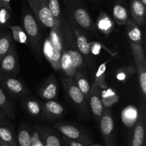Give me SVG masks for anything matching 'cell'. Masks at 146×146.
Returning a JSON list of instances; mask_svg holds the SVG:
<instances>
[{
	"instance_id": "obj_23",
	"label": "cell",
	"mask_w": 146,
	"mask_h": 146,
	"mask_svg": "<svg viewBox=\"0 0 146 146\" xmlns=\"http://www.w3.org/2000/svg\"><path fill=\"white\" fill-rule=\"evenodd\" d=\"M0 139L11 146H19L12 127L9 125H0Z\"/></svg>"
},
{
	"instance_id": "obj_30",
	"label": "cell",
	"mask_w": 146,
	"mask_h": 146,
	"mask_svg": "<svg viewBox=\"0 0 146 146\" xmlns=\"http://www.w3.org/2000/svg\"><path fill=\"white\" fill-rule=\"evenodd\" d=\"M10 30H11V37L12 40L18 43L29 45L28 38L27 37L25 31L23 29L22 27L20 26H10Z\"/></svg>"
},
{
	"instance_id": "obj_42",
	"label": "cell",
	"mask_w": 146,
	"mask_h": 146,
	"mask_svg": "<svg viewBox=\"0 0 146 146\" xmlns=\"http://www.w3.org/2000/svg\"><path fill=\"white\" fill-rule=\"evenodd\" d=\"M0 146H11V145H10L9 144H8V143H7L6 142L3 141L2 140L0 139Z\"/></svg>"
},
{
	"instance_id": "obj_28",
	"label": "cell",
	"mask_w": 146,
	"mask_h": 146,
	"mask_svg": "<svg viewBox=\"0 0 146 146\" xmlns=\"http://www.w3.org/2000/svg\"><path fill=\"white\" fill-rule=\"evenodd\" d=\"M12 40L10 31H0V62L9 50Z\"/></svg>"
},
{
	"instance_id": "obj_8",
	"label": "cell",
	"mask_w": 146,
	"mask_h": 146,
	"mask_svg": "<svg viewBox=\"0 0 146 146\" xmlns=\"http://www.w3.org/2000/svg\"><path fill=\"white\" fill-rule=\"evenodd\" d=\"M62 84L67 95L71 101L78 106L82 111H86L87 110L86 100L74 79L72 77H64L62 79Z\"/></svg>"
},
{
	"instance_id": "obj_17",
	"label": "cell",
	"mask_w": 146,
	"mask_h": 146,
	"mask_svg": "<svg viewBox=\"0 0 146 146\" xmlns=\"http://www.w3.org/2000/svg\"><path fill=\"white\" fill-rule=\"evenodd\" d=\"M131 12L133 21L137 25H141L143 24L145 20V6H144L139 0H132Z\"/></svg>"
},
{
	"instance_id": "obj_41",
	"label": "cell",
	"mask_w": 146,
	"mask_h": 146,
	"mask_svg": "<svg viewBox=\"0 0 146 146\" xmlns=\"http://www.w3.org/2000/svg\"><path fill=\"white\" fill-rule=\"evenodd\" d=\"M0 7L7 8V9L11 11V0H0Z\"/></svg>"
},
{
	"instance_id": "obj_6",
	"label": "cell",
	"mask_w": 146,
	"mask_h": 146,
	"mask_svg": "<svg viewBox=\"0 0 146 146\" xmlns=\"http://www.w3.org/2000/svg\"><path fill=\"white\" fill-rule=\"evenodd\" d=\"M0 85L4 91L13 97H19L28 92L27 87L15 75L0 73Z\"/></svg>"
},
{
	"instance_id": "obj_16",
	"label": "cell",
	"mask_w": 146,
	"mask_h": 146,
	"mask_svg": "<svg viewBox=\"0 0 146 146\" xmlns=\"http://www.w3.org/2000/svg\"><path fill=\"white\" fill-rule=\"evenodd\" d=\"M130 146H145V125L142 118L136 122Z\"/></svg>"
},
{
	"instance_id": "obj_33",
	"label": "cell",
	"mask_w": 146,
	"mask_h": 146,
	"mask_svg": "<svg viewBox=\"0 0 146 146\" xmlns=\"http://www.w3.org/2000/svg\"><path fill=\"white\" fill-rule=\"evenodd\" d=\"M43 138L44 146H62L59 137L56 135L48 131L40 130Z\"/></svg>"
},
{
	"instance_id": "obj_15",
	"label": "cell",
	"mask_w": 146,
	"mask_h": 146,
	"mask_svg": "<svg viewBox=\"0 0 146 146\" xmlns=\"http://www.w3.org/2000/svg\"><path fill=\"white\" fill-rule=\"evenodd\" d=\"M71 27L74 37H75L76 43L78 52L83 55L88 57V55H90L91 54V48H90L89 43L88 42V40H87V37L83 33V31L77 27L71 25Z\"/></svg>"
},
{
	"instance_id": "obj_9",
	"label": "cell",
	"mask_w": 146,
	"mask_h": 146,
	"mask_svg": "<svg viewBox=\"0 0 146 146\" xmlns=\"http://www.w3.org/2000/svg\"><path fill=\"white\" fill-rule=\"evenodd\" d=\"M54 127L59 133L62 134L63 136L80 142L86 146L90 145L92 143L91 139L87 135L72 125L66 124V123H56L54 125Z\"/></svg>"
},
{
	"instance_id": "obj_36",
	"label": "cell",
	"mask_w": 146,
	"mask_h": 146,
	"mask_svg": "<svg viewBox=\"0 0 146 146\" xmlns=\"http://www.w3.org/2000/svg\"><path fill=\"white\" fill-rule=\"evenodd\" d=\"M135 72V68L133 64L128 66V67H122L117 71L116 78L119 81L125 82L128 79V77L132 75Z\"/></svg>"
},
{
	"instance_id": "obj_43",
	"label": "cell",
	"mask_w": 146,
	"mask_h": 146,
	"mask_svg": "<svg viewBox=\"0 0 146 146\" xmlns=\"http://www.w3.org/2000/svg\"><path fill=\"white\" fill-rule=\"evenodd\" d=\"M144 6H146V0H139Z\"/></svg>"
},
{
	"instance_id": "obj_29",
	"label": "cell",
	"mask_w": 146,
	"mask_h": 146,
	"mask_svg": "<svg viewBox=\"0 0 146 146\" xmlns=\"http://www.w3.org/2000/svg\"><path fill=\"white\" fill-rule=\"evenodd\" d=\"M63 51L66 53L71 65L74 68L78 70L82 67L84 64V59L79 52L72 50H63Z\"/></svg>"
},
{
	"instance_id": "obj_3",
	"label": "cell",
	"mask_w": 146,
	"mask_h": 146,
	"mask_svg": "<svg viewBox=\"0 0 146 146\" xmlns=\"http://www.w3.org/2000/svg\"><path fill=\"white\" fill-rule=\"evenodd\" d=\"M27 2L39 24L49 29L55 27V21L49 11L47 0H27Z\"/></svg>"
},
{
	"instance_id": "obj_35",
	"label": "cell",
	"mask_w": 146,
	"mask_h": 146,
	"mask_svg": "<svg viewBox=\"0 0 146 146\" xmlns=\"http://www.w3.org/2000/svg\"><path fill=\"white\" fill-rule=\"evenodd\" d=\"M101 100L104 107H110L112 104L116 102L118 100V97L113 90L111 89H107L104 90L101 92Z\"/></svg>"
},
{
	"instance_id": "obj_39",
	"label": "cell",
	"mask_w": 146,
	"mask_h": 146,
	"mask_svg": "<svg viewBox=\"0 0 146 146\" xmlns=\"http://www.w3.org/2000/svg\"><path fill=\"white\" fill-rule=\"evenodd\" d=\"M10 120L4 112L0 108V125H9Z\"/></svg>"
},
{
	"instance_id": "obj_21",
	"label": "cell",
	"mask_w": 146,
	"mask_h": 146,
	"mask_svg": "<svg viewBox=\"0 0 146 146\" xmlns=\"http://www.w3.org/2000/svg\"><path fill=\"white\" fill-rule=\"evenodd\" d=\"M74 80L78 85V88L80 89L82 93L84 94V97L86 101H88L90 91H91V84L84 73L80 70H77L74 75Z\"/></svg>"
},
{
	"instance_id": "obj_13",
	"label": "cell",
	"mask_w": 146,
	"mask_h": 146,
	"mask_svg": "<svg viewBox=\"0 0 146 146\" xmlns=\"http://www.w3.org/2000/svg\"><path fill=\"white\" fill-rule=\"evenodd\" d=\"M43 108V116L48 120L61 117L65 114V110L62 104L54 100H46L44 102H41Z\"/></svg>"
},
{
	"instance_id": "obj_4",
	"label": "cell",
	"mask_w": 146,
	"mask_h": 146,
	"mask_svg": "<svg viewBox=\"0 0 146 146\" xmlns=\"http://www.w3.org/2000/svg\"><path fill=\"white\" fill-rule=\"evenodd\" d=\"M138 72L141 90L143 96L146 95V60L142 45L130 43Z\"/></svg>"
},
{
	"instance_id": "obj_44",
	"label": "cell",
	"mask_w": 146,
	"mask_h": 146,
	"mask_svg": "<svg viewBox=\"0 0 146 146\" xmlns=\"http://www.w3.org/2000/svg\"><path fill=\"white\" fill-rule=\"evenodd\" d=\"M88 146H101V145L99 144H91L90 145H88Z\"/></svg>"
},
{
	"instance_id": "obj_25",
	"label": "cell",
	"mask_w": 146,
	"mask_h": 146,
	"mask_svg": "<svg viewBox=\"0 0 146 146\" xmlns=\"http://www.w3.org/2000/svg\"><path fill=\"white\" fill-rule=\"evenodd\" d=\"M113 17L115 23L119 25H126L128 19V14L126 9L123 6L117 4L113 9Z\"/></svg>"
},
{
	"instance_id": "obj_34",
	"label": "cell",
	"mask_w": 146,
	"mask_h": 146,
	"mask_svg": "<svg viewBox=\"0 0 146 146\" xmlns=\"http://www.w3.org/2000/svg\"><path fill=\"white\" fill-rule=\"evenodd\" d=\"M110 60L104 62V63L101 64L98 67L97 72L96 74L95 77V82L94 84H97L99 87L103 89L106 88V83L105 78H106V66Z\"/></svg>"
},
{
	"instance_id": "obj_19",
	"label": "cell",
	"mask_w": 146,
	"mask_h": 146,
	"mask_svg": "<svg viewBox=\"0 0 146 146\" xmlns=\"http://www.w3.org/2000/svg\"><path fill=\"white\" fill-rule=\"evenodd\" d=\"M0 108L4 112L10 120H14L15 117V110L12 102L1 85H0Z\"/></svg>"
},
{
	"instance_id": "obj_26",
	"label": "cell",
	"mask_w": 146,
	"mask_h": 146,
	"mask_svg": "<svg viewBox=\"0 0 146 146\" xmlns=\"http://www.w3.org/2000/svg\"><path fill=\"white\" fill-rule=\"evenodd\" d=\"M48 7L49 11L55 21V27L57 28H61V11L58 0H47Z\"/></svg>"
},
{
	"instance_id": "obj_5",
	"label": "cell",
	"mask_w": 146,
	"mask_h": 146,
	"mask_svg": "<svg viewBox=\"0 0 146 146\" xmlns=\"http://www.w3.org/2000/svg\"><path fill=\"white\" fill-rule=\"evenodd\" d=\"M20 66L18 60L17 47L14 43H11L9 50L0 62V73L15 75L19 73Z\"/></svg>"
},
{
	"instance_id": "obj_1",
	"label": "cell",
	"mask_w": 146,
	"mask_h": 146,
	"mask_svg": "<svg viewBox=\"0 0 146 146\" xmlns=\"http://www.w3.org/2000/svg\"><path fill=\"white\" fill-rule=\"evenodd\" d=\"M65 3L66 17L73 25L86 30L93 29L91 16L78 0H66Z\"/></svg>"
},
{
	"instance_id": "obj_37",
	"label": "cell",
	"mask_w": 146,
	"mask_h": 146,
	"mask_svg": "<svg viewBox=\"0 0 146 146\" xmlns=\"http://www.w3.org/2000/svg\"><path fill=\"white\" fill-rule=\"evenodd\" d=\"M9 11L7 8L0 7V27H4L8 23L10 19Z\"/></svg>"
},
{
	"instance_id": "obj_31",
	"label": "cell",
	"mask_w": 146,
	"mask_h": 146,
	"mask_svg": "<svg viewBox=\"0 0 146 146\" xmlns=\"http://www.w3.org/2000/svg\"><path fill=\"white\" fill-rule=\"evenodd\" d=\"M17 140L19 146H31V133L29 129L27 127H21L17 133Z\"/></svg>"
},
{
	"instance_id": "obj_12",
	"label": "cell",
	"mask_w": 146,
	"mask_h": 146,
	"mask_svg": "<svg viewBox=\"0 0 146 146\" xmlns=\"http://www.w3.org/2000/svg\"><path fill=\"white\" fill-rule=\"evenodd\" d=\"M61 30L63 39V50H72L78 51L76 43L71 24L68 23L65 17L62 16L61 20Z\"/></svg>"
},
{
	"instance_id": "obj_14",
	"label": "cell",
	"mask_w": 146,
	"mask_h": 146,
	"mask_svg": "<svg viewBox=\"0 0 146 146\" xmlns=\"http://www.w3.org/2000/svg\"><path fill=\"white\" fill-rule=\"evenodd\" d=\"M38 93L44 100H51L56 98L58 93V86L56 79L53 76H50L38 88Z\"/></svg>"
},
{
	"instance_id": "obj_7",
	"label": "cell",
	"mask_w": 146,
	"mask_h": 146,
	"mask_svg": "<svg viewBox=\"0 0 146 146\" xmlns=\"http://www.w3.org/2000/svg\"><path fill=\"white\" fill-rule=\"evenodd\" d=\"M100 128L106 146H114V121L109 107L104 109L99 120Z\"/></svg>"
},
{
	"instance_id": "obj_11",
	"label": "cell",
	"mask_w": 146,
	"mask_h": 146,
	"mask_svg": "<svg viewBox=\"0 0 146 146\" xmlns=\"http://www.w3.org/2000/svg\"><path fill=\"white\" fill-rule=\"evenodd\" d=\"M43 54L54 70H61V53L53 46L48 37L46 38L44 42Z\"/></svg>"
},
{
	"instance_id": "obj_32",
	"label": "cell",
	"mask_w": 146,
	"mask_h": 146,
	"mask_svg": "<svg viewBox=\"0 0 146 146\" xmlns=\"http://www.w3.org/2000/svg\"><path fill=\"white\" fill-rule=\"evenodd\" d=\"M61 70H62L67 77H74L78 70L71 65L66 54L64 51L61 53Z\"/></svg>"
},
{
	"instance_id": "obj_22",
	"label": "cell",
	"mask_w": 146,
	"mask_h": 146,
	"mask_svg": "<svg viewBox=\"0 0 146 146\" xmlns=\"http://www.w3.org/2000/svg\"><path fill=\"white\" fill-rule=\"evenodd\" d=\"M24 107L29 114L34 117L43 116V108L41 102L32 98H28L24 100Z\"/></svg>"
},
{
	"instance_id": "obj_27",
	"label": "cell",
	"mask_w": 146,
	"mask_h": 146,
	"mask_svg": "<svg viewBox=\"0 0 146 146\" xmlns=\"http://www.w3.org/2000/svg\"><path fill=\"white\" fill-rule=\"evenodd\" d=\"M51 44L59 52H63V39L61 34V28H57L54 27V28L50 29L49 36H48Z\"/></svg>"
},
{
	"instance_id": "obj_40",
	"label": "cell",
	"mask_w": 146,
	"mask_h": 146,
	"mask_svg": "<svg viewBox=\"0 0 146 146\" xmlns=\"http://www.w3.org/2000/svg\"><path fill=\"white\" fill-rule=\"evenodd\" d=\"M62 138L63 140H64V141L66 143V145H68V146H86L85 145L80 143V142L76 141V140H71V139L69 138H67L65 136H63Z\"/></svg>"
},
{
	"instance_id": "obj_24",
	"label": "cell",
	"mask_w": 146,
	"mask_h": 146,
	"mask_svg": "<svg viewBox=\"0 0 146 146\" xmlns=\"http://www.w3.org/2000/svg\"><path fill=\"white\" fill-rule=\"evenodd\" d=\"M97 27L105 34H109L113 29V22L108 14L102 12L97 20Z\"/></svg>"
},
{
	"instance_id": "obj_38",
	"label": "cell",
	"mask_w": 146,
	"mask_h": 146,
	"mask_svg": "<svg viewBox=\"0 0 146 146\" xmlns=\"http://www.w3.org/2000/svg\"><path fill=\"white\" fill-rule=\"evenodd\" d=\"M31 146H44L43 138L40 130L34 131L31 134Z\"/></svg>"
},
{
	"instance_id": "obj_18",
	"label": "cell",
	"mask_w": 146,
	"mask_h": 146,
	"mask_svg": "<svg viewBox=\"0 0 146 146\" xmlns=\"http://www.w3.org/2000/svg\"><path fill=\"white\" fill-rule=\"evenodd\" d=\"M126 30L130 43L141 45L142 44V32L138 25L133 20H128L126 24Z\"/></svg>"
},
{
	"instance_id": "obj_2",
	"label": "cell",
	"mask_w": 146,
	"mask_h": 146,
	"mask_svg": "<svg viewBox=\"0 0 146 146\" xmlns=\"http://www.w3.org/2000/svg\"><path fill=\"white\" fill-rule=\"evenodd\" d=\"M22 28L28 38L29 45L36 53L40 54L41 47V34L38 23L29 10L24 9L21 17Z\"/></svg>"
},
{
	"instance_id": "obj_20",
	"label": "cell",
	"mask_w": 146,
	"mask_h": 146,
	"mask_svg": "<svg viewBox=\"0 0 146 146\" xmlns=\"http://www.w3.org/2000/svg\"><path fill=\"white\" fill-rule=\"evenodd\" d=\"M138 110L134 106L130 105L123 110L121 117L123 124L126 127H131L136 123L138 120Z\"/></svg>"
},
{
	"instance_id": "obj_10",
	"label": "cell",
	"mask_w": 146,
	"mask_h": 146,
	"mask_svg": "<svg viewBox=\"0 0 146 146\" xmlns=\"http://www.w3.org/2000/svg\"><path fill=\"white\" fill-rule=\"evenodd\" d=\"M88 102L91 106V110L96 120L99 122L104 107L101 100V92L100 90V87L97 84H94L91 87Z\"/></svg>"
}]
</instances>
